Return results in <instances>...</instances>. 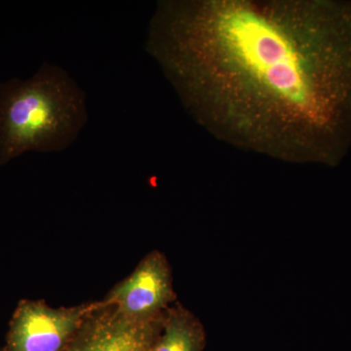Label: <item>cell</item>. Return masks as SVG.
Returning a JSON list of instances; mask_svg holds the SVG:
<instances>
[{
    "label": "cell",
    "mask_w": 351,
    "mask_h": 351,
    "mask_svg": "<svg viewBox=\"0 0 351 351\" xmlns=\"http://www.w3.org/2000/svg\"><path fill=\"white\" fill-rule=\"evenodd\" d=\"M147 50L217 137L337 166L351 149V1L159 4Z\"/></svg>",
    "instance_id": "6da1fadb"
},
{
    "label": "cell",
    "mask_w": 351,
    "mask_h": 351,
    "mask_svg": "<svg viewBox=\"0 0 351 351\" xmlns=\"http://www.w3.org/2000/svg\"><path fill=\"white\" fill-rule=\"evenodd\" d=\"M86 122L85 93L60 66L43 63L29 80L0 83V165L27 152L63 151Z\"/></svg>",
    "instance_id": "7a4b0ae2"
},
{
    "label": "cell",
    "mask_w": 351,
    "mask_h": 351,
    "mask_svg": "<svg viewBox=\"0 0 351 351\" xmlns=\"http://www.w3.org/2000/svg\"><path fill=\"white\" fill-rule=\"evenodd\" d=\"M97 304L55 308L41 300H21L9 322L4 350H63Z\"/></svg>",
    "instance_id": "3957f363"
},
{
    "label": "cell",
    "mask_w": 351,
    "mask_h": 351,
    "mask_svg": "<svg viewBox=\"0 0 351 351\" xmlns=\"http://www.w3.org/2000/svg\"><path fill=\"white\" fill-rule=\"evenodd\" d=\"M164 313L154 319L133 320L114 304L99 301L62 351H151L162 330Z\"/></svg>",
    "instance_id": "277c9868"
},
{
    "label": "cell",
    "mask_w": 351,
    "mask_h": 351,
    "mask_svg": "<svg viewBox=\"0 0 351 351\" xmlns=\"http://www.w3.org/2000/svg\"><path fill=\"white\" fill-rule=\"evenodd\" d=\"M104 300L130 319L149 320L162 315L177 302L172 269L165 254L149 252Z\"/></svg>",
    "instance_id": "5b68a950"
},
{
    "label": "cell",
    "mask_w": 351,
    "mask_h": 351,
    "mask_svg": "<svg viewBox=\"0 0 351 351\" xmlns=\"http://www.w3.org/2000/svg\"><path fill=\"white\" fill-rule=\"evenodd\" d=\"M206 346L204 325L181 302L164 313L163 327L151 351H203Z\"/></svg>",
    "instance_id": "8992f818"
},
{
    "label": "cell",
    "mask_w": 351,
    "mask_h": 351,
    "mask_svg": "<svg viewBox=\"0 0 351 351\" xmlns=\"http://www.w3.org/2000/svg\"><path fill=\"white\" fill-rule=\"evenodd\" d=\"M0 351H5L4 350L3 346H0Z\"/></svg>",
    "instance_id": "52a82bcc"
}]
</instances>
